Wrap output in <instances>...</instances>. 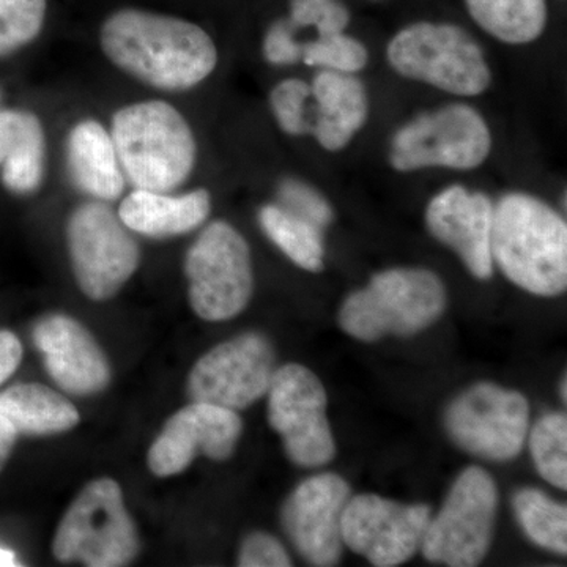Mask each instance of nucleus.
<instances>
[{
	"label": "nucleus",
	"mask_w": 567,
	"mask_h": 567,
	"mask_svg": "<svg viewBox=\"0 0 567 567\" xmlns=\"http://www.w3.org/2000/svg\"><path fill=\"white\" fill-rule=\"evenodd\" d=\"M100 44L117 69L162 91H189L218 65L215 41L200 25L155 11H114L103 22Z\"/></svg>",
	"instance_id": "f257e3e1"
},
{
	"label": "nucleus",
	"mask_w": 567,
	"mask_h": 567,
	"mask_svg": "<svg viewBox=\"0 0 567 567\" xmlns=\"http://www.w3.org/2000/svg\"><path fill=\"white\" fill-rule=\"evenodd\" d=\"M492 259L528 293L557 297L567 289V224L539 197L505 194L495 204Z\"/></svg>",
	"instance_id": "f03ea898"
},
{
	"label": "nucleus",
	"mask_w": 567,
	"mask_h": 567,
	"mask_svg": "<svg viewBox=\"0 0 567 567\" xmlns=\"http://www.w3.org/2000/svg\"><path fill=\"white\" fill-rule=\"evenodd\" d=\"M110 133L123 174L136 189L171 193L193 174L196 137L173 104H128L115 112Z\"/></svg>",
	"instance_id": "7ed1b4c3"
},
{
	"label": "nucleus",
	"mask_w": 567,
	"mask_h": 567,
	"mask_svg": "<svg viewBox=\"0 0 567 567\" xmlns=\"http://www.w3.org/2000/svg\"><path fill=\"white\" fill-rule=\"evenodd\" d=\"M446 305L445 284L434 271L391 268L346 298L339 324L347 334L363 342L386 336H413L435 323Z\"/></svg>",
	"instance_id": "20e7f679"
},
{
	"label": "nucleus",
	"mask_w": 567,
	"mask_h": 567,
	"mask_svg": "<svg viewBox=\"0 0 567 567\" xmlns=\"http://www.w3.org/2000/svg\"><path fill=\"white\" fill-rule=\"evenodd\" d=\"M386 61L406 80L453 95L477 96L491 87L492 71L483 48L465 29L450 22L405 25L388 43Z\"/></svg>",
	"instance_id": "39448f33"
},
{
	"label": "nucleus",
	"mask_w": 567,
	"mask_h": 567,
	"mask_svg": "<svg viewBox=\"0 0 567 567\" xmlns=\"http://www.w3.org/2000/svg\"><path fill=\"white\" fill-rule=\"evenodd\" d=\"M140 551V532L126 511L121 484L111 477L85 484L52 540V555L59 561L89 567L128 566Z\"/></svg>",
	"instance_id": "423d86ee"
},
{
	"label": "nucleus",
	"mask_w": 567,
	"mask_h": 567,
	"mask_svg": "<svg viewBox=\"0 0 567 567\" xmlns=\"http://www.w3.org/2000/svg\"><path fill=\"white\" fill-rule=\"evenodd\" d=\"M492 133L486 118L465 103L421 112L394 133L390 163L398 173L442 167L472 171L486 162Z\"/></svg>",
	"instance_id": "0eeeda50"
},
{
	"label": "nucleus",
	"mask_w": 567,
	"mask_h": 567,
	"mask_svg": "<svg viewBox=\"0 0 567 567\" xmlns=\"http://www.w3.org/2000/svg\"><path fill=\"white\" fill-rule=\"evenodd\" d=\"M188 300L207 322H226L245 311L254 293L251 249L226 221H213L185 257Z\"/></svg>",
	"instance_id": "6e6552de"
},
{
	"label": "nucleus",
	"mask_w": 567,
	"mask_h": 567,
	"mask_svg": "<svg viewBox=\"0 0 567 567\" xmlns=\"http://www.w3.org/2000/svg\"><path fill=\"white\" fill-rule=\"evenodd\" d=\"M66 246L78 286L93 301L121 292L141 264L132 230L102 200L85 203L66 221Z\"/></svg>",
	"instance_id": "1a4fd4ad"
},
{
	"label": "nucleus",
	"mask_w": 567,
	"mask_h": 567,
	"mask_svg": "<svg viewBox=\"0 0 567 567\" xmlns=\"http://www.w3.org/2000/svg\"><path fill=\"white\" fill-rule=\"evenodd\" d=\"M496 513L494 477L481 466H468L425 528L421 543L425 559L453 567L480 565L494 539Z\"/></svg>",
	"instance_id": "9d476101"
},
{
	"label": "nucleus",
	"mask_w": 567,
	"mask_h": 567,
	"mask_svg": "<svg viewBox=\"0 0 567 567\" xmlns=\"http://www.w3.org/2000/svg\"><path fill=\"white\" fill-rule=\"evenodd\" d=\"M268 423L295 465L319 468L333 461L336 443L319 377L297 363L276 369L268 390Z\"/></svg>",
	"instance_id": "9b49d317"
},
{
	"label": "nucleus",
	"mask_w": 567,
	"mask_h": 567,
	"mask_svg": "<svg viewBox=\"0 0 567 567\" xmlns=\"http://www.w3.org/2000/svg\"><path fill=\"white\" fill-rule=\"evenodd\" d=\"M445 425L466 453L487 461H513L527 440L528 401L518 391L477 383L451 402Z\"/></svg>",
	"instance_id": "f8f14e48"
},
{
	"label": "nucleus",
	"mask_w": 567,
	"mask_h": 567,
	"mask_svg": "<svg viewBox=\"0 0 567 567\" xmlns=\"http://www.w3.org/2000/svg\"><path fill=\"white\" fill-rule=\"evenodd\" d=\"M275 347L262 333H244L213 347L197 360L186 382L189 401L248 409L270 390Z\"/></svg>",
	"instance_id": "ddd939ff"
},
{
	"label": "nucleus",
	"mask_w": 567,
	"mask_h": 567,
	"mask_svg": "<svg viewBox=\"0 0 567 567\" xmlns=\"http://www.w3.org/2000/svg\"><path fill=\"white\" fill-rule=\"evenodd\" d=\"M432 509L401 505L374 494L350 496L342 514V540L371 565H404L423 543Z\"/></svg>",
	"instance_id": "4468645a"
},
{
	"label": "nucleus",
	"mask_w": 567,
	"mask_h": 567,
	"mask_svg": "<svg viewBox=\"0 0 567 567\" xmlns=\"http://www.w3.org/2000/svg\"><path fill=\"white\" fill-rule=\"evenodd\" d=\"M244 434V421L234 410L192 402L174 413L152 443L147 465L153 475H182L194 458L224 462L234 456Z\"/></svg>",
	"instance_id": "2eb2a0df"
},
{
	"label": "nucleus",
	"mask_w": 567,
	"mask_h": 567,
	"mask_svg": "<svg viewBox=\"0 0 567 567\" xmlns=\"http://www.w3.org/2000/svg\"><path fill=\"white\" fill-rule=\"evenodd\" d=\"M350 496L341 476L322 473L308 477L284 502V532L309 565L334 566L341 559L342 514Z\"/></svg>",
	"instance_id": "dca6fc26"
},
{
	"label": "nucleus",
	"mask_w": 567,
	"mask_h": 567,
	"mask_svg": "<svg viewBox=\"0 0 567 567\" xmlns=\"http://www.w3.org/2000/svg\"><path fill=\"white\" fill-rule=\"evenodd\" d=\"M495 204L487 194L453 185L432 197L425 226L432 237L457 254L470 274L481 281L494 276L492 227Z\"/></svg>",
	"instance_id": "f3484780"
},
{
	"label": "nucleus",
	"mask_w": 567,
	"mask_h": 567,
	"mask_svg": "<svg viewBox=\"0 0 567 567\" xmlns=\"http://www.w3.org/2000/svg\"><path fill=\"white\" fill-rule=\"evenodd\" d=\"M51 379L71 395H93L110 386V361L95 336L73 317H41L32 331Z\"/></svg>",
	"instance_id": "a211bd4d"
},
{
	"label": "nucleus",
	"mask_w": 567,
	"mask_h": 567,
	"mask_svg": "<svg viewBox=\"0 0 567 567\" xmlns=\"http://www.w3.org/2000/svg\"><path fill=\"white\" fill-rule=\"evenodd\" d=\"M317 104L311 134L328 152L344 151L371 112L368 91L354 74L320 70L311 82Z\"/></svg>",
	"instance_id": "6ab92c4d"
},
{
	"label": "nucleus",
	"mask_w": 567,
	"mask_h": 567,
	"mask_svg": "<svg viewBox=\"0 0 567 567\" xmlns=\"http://www.w3.org/2000/svg\"><path fill=\"white\" fill-rule=\"evenodd\" d=\"M212 197L207 189L185 194L136 189L123 199L118 218L132 233L148 238H171L193 233L207 221Z\"/></svg>",
	"instance_id": "aec40b11"
},
{
	"label": "nucleus",
	"mask_w": 567,
	"mask_h": 567,
	"mask_svg": "<svg viewBox=\"0 0 567 567\" xmlns=\"http://www.w3.org/2000/svg\"><path fill=\"white\" fill-rule=\"evenodd\" d=\"M66 171L71 183L95 200L111 203L125 192V174L111 133L102 123L81 121L66 140Z\"/></svg>",
	"instance_id": "412c9836"
},
{
	"label": "nucleus",
	"mask_w": 567,
	"mask_h": 567,
	"mask_svg": "<svg viewBox=\"0 0 567 567\" xmlns=\"http://www.w3.org/2000/svg\"><path fill=\"white\" fill-rule=\"evenodd\" d=\"M47 137L33 112L0 111V178L14 194H32L44 178Z\"/></svg>",
	"instance_id": "4be33fe9"
},
{
	"label": "nucleus",
	"mask_w": 567,
	"mask_h": 567,
	"mask_svg": "<svg viewBox=\"0 0 567 567\" xmlns=\"http://www.w3.org/2000/svg\"><path fill=\"white\" fill-rule=\"evenodd\" d=\"M0 416L17 435L63 434L80 424L81 416L69 399L40 383H20L0 393Z\"/></svg>",
	"instance_id": "5701e85b"
},
{
	"label": "nucleus",
	"mask_w": 567,
	"mask_h": 567,
	"mask_svg": "<svg viewBox=\"0 0 567 567\" xmlns=\"http://www.w3.org/2000/svg\"><path fill=\"white\" fill-rule=\"evenodd\" d=\"M472 20L506 44H529L547 28V0H465Z\"/></svg>",
	"instance_id": "b1692460"
},
{
	"label": "nucleus",
	"mask_w": 567,
	"mask_h": 567,
	"mask_svg": "<svg viewBox=\"0 0 567 567\" xmlns=\"http://www.w3.org/2000/svg\"><path fill=\"white\" fill-rule=\"evenodd\" d=\"M259 224L271 244L278 246L295 265L311 274L322 270L324 246L320 227L305 221L279 204L264 205L259 212Z\"/></svg>",
	"instance_id": "393cba45"
},
{
	"label": "nucleus",
	"mask_w": 567,
	"mask_h": 567,
	"mask_svg": "<svg viewBox=\"0 0 567 567\" xmlns=\"http://www.w3.org/2000/svg\"><path fill=\"white\" fill-rule=\"evenodd\" d=\"M514 513L525 535L536 544L567 554V507L537 488H520L513 499Z\"/></svg>",
	"instance_id": "a878e982"
},
{
	"label": "nucleus",
	"mask_w": 567,
	"mask_h": 567,
	"mask_svg": "<svg viewBox=\"0 0 567 567\" xmlns=\"http://www.w3.org/2000/svg\"><path fill=\"white\" fill-rule=\"evenodd\" d=\"M529 451L539 475L551 486L567 488L566 413L540 417L529 434Z\"/></svg>",
	"instance_id": "bb28decb"
},
{
	"label": "nucleus",
	"mask_w": 567,
	"mask_h": 567,
	"mask_svg": "<svg viewBox=\"0 0 567 567\" xmlns=\"http://www.w3.org/2000/svg\"><path fill=\"white\" fill-rule=\"evenodd\" d=\"M301 61L320 70L357 74L368 66L369 51L363 41L349 33H330L305 43L301 48Z\"/></svg>",
	"instance_id": "cd10ccee"
},
{
	"label": "nucleus",
	"mask_w": 567,
	"mask_h": 567,
	"mask_svg": "<svg viewBox=\"0 0 567 567\" xmlns=\"http://www.w3.org/2000/svg\"><path fill=\"white\" fill-rule=\"evenodd\" d=\"M47 10L48 0H0V58L40 35Z\"/></svg>",
	"instance_id": "c85d7f7f"
},
{
	"label": "nucleus",
	"mask_w": 567,
	"mask_h": 567,
	"mask_svg": "<svg viewBox=\"0 0 567 567\" xmlns=\"http://www.w3.org/2000/svg\"><path fill=\"white\" fill-rule=\"evenodd\" d=\"M311 96V84L300 78L278 82L270 92V110L279 128L289 136L311 134V122L306 118V102Z\"/></svg>",
	"instance_id": "c756f323"
},
{
	"label": "nucleus",
	"mask_w": 567,
	"mask_h": 567,
	"mask_svg": "<svg viewBox=\"0 0 567 567\" xmlns=\"http://www.w3.org/2000/svg\"><path fill=\"white\" fill-rule=\"evenodd\" d=\"M278 197L281 207L320 229L333 223L334 212L331 204L315 186L300 178H282L278 185Z\"/></svg>",
	"instance_id": "7c9ffc66"
},
{
	"label": "nucleus",
	"mask_w": 567,
	"mask_h": 567,
	"mask_svg": "<svg viewBox=\"0 0 567 567\" xmlns=\"http://www.w3.org/2000/svg\"><path fill=\"white\" fill-rule=\"evenodd\" d=\"M289 21L295 28H312L319 35L346 32L350 11L341 0H290Z\"/></svg>",
	"instance_id": "2f4dec72"
},
{
	"label": "nucleus",
	"mask_w": 567,
	"mask_h": 567,
	"mask_svg": "<svg viewBox=\"0 0 567 567\" xmlns=\"http://www.w3.org/2000/svg\"><path fill=\"white\" fill-rule=\"evenodd\" d=\"M238 566L241 567H289L292 558L282 544L268 533L256 532L246 536L238 551Z\"/></svg>",
	"instance_id": "473e14b6"
},
{
	"label": "nucleus",
	"mask_w": 567,
	"mask_h": 567,
	"mask_svg": "<svg viewBox=\"0 0 567 567\" xmlns=\"http://www.w3.org/2000/svg\"><path fill=\"white\" fill-rule=\"evenodd\" d=\"M297 28L289 20H278L265 33L262 51L268 63L276 66L293 65L301 61V48L295 39Z\"/></svg>",
	"instance_id": "72a5a7b5"
},
{
	"label": "nucleus",
	"mask_w": 567,
	"mask_h": 567,
	"mask_svg": "<svg viewBox=\"0 0 567 567\" xmlns=\"http://www.w3.org/2000/svg\"><path fill=\"white\" fill-rule=\"evenodd\" d=\"M22 361V344L11 331L0 330V386L17 372Z\"/></svg>",
	"instance_id": "f704fd0d"
},
{
	"label": "nucleus",
	"mask_w": 567,
	"mask_h": 567,
	"mask_svg": "<svg viewBox=\"0 0 567 567\" xmlns=\"http://www.w3.org/2000/svg\"><path fill=\"white\" fill-rule=\"evenodd\" d=\"M17 439V432L0 416V473L6 468L7 462H9L11 453H13Z\"/></svg>",
	"instance_id": "c9c22d12"
},
{
	"label": "nucleus",
	"mask_w": 567,
	"mask_h": 567,
	"mask_svg": "<svg viewBox=\"0 0 567 567\" xmlns=\"http://www.w3.org/2000/svg\"><path fill=\"white\" fill-rule=\"evenodd\" d=\"M18 566L17 555L9 548L0 547V567Z\"/></svg>",
	"instance_id": "e433bc0d"
},
{
	"label": "nucleus",
	"mask_w": 567,
	"mask_h": 567,
	"mask_svg": "<svg viewBox=\"0 0 567 567\" xmlns=\"http://www.w3.org/2000/svg\"><path fill=\"white\" fill-rule=\"evenodd\" d=\"M566 385H567V383H566V379H565V380H563V401H565V402H566V388H567Z\"/></svg>",
	"instance_id": "4c0bfd02"
}]
</instances>
